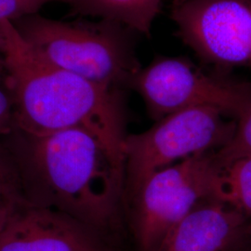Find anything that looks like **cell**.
<instances>
[{
	"label": "cell",
	"mask_w": 251,
	"mask_h": 251,
	"mask_svg": "<svg viewBox=\"0 0 251 251\" xmlns=\"http://www.w3.org/2000/svg\"><path fill=\"white\" fill-rule=\"evenodd\" d=\"M100 233L61 211L21 204L0 231V251H113Z\"/></svg>",
	"instance_id": "8"
},
{
	"label": "cell",
	"mask_w": 251,
	"mask_h": 251,
	"mask_svg": "<svg viewBox=\"0 0 251 251\" xmlns=\"http://www.w3.org/2000/svg\"><path fill=\"white\" fill-rule=\"evenodd\" d=\"M209 198L251 221V154L225 161L214 159Z\"/></svg>",
	"instance_id": "11"
},
{
	"label": "cell",
	"mask_w": 251,
	"mask_h": 251,
	"mask_svg": "<svg viewBox=\"0 0 251 251\" xmlns=\"http://www.w3.org/2000/svg\"><path fill=\"white\" fill-rule=\"evenodd\" d=\"M25 139V166L18 169L29 203L61 211L103 234L118 228L124 164L95 135L69 128Z\"/></svg>",
	"instance_id": "2"
},
{
	"label": "cell",
	"mask_w": 251,
	"mask_h": 251,
	"mask_svg": "<svg viewBox=\"0 0 251 251\" xmlns=\"http://www.w3.org/2000/svg\"><path fill=\"white\" fill-rule=\"evenodd\" d=\"M251 154V102L241 117L237 119L236 129L230 143L217 151L218 161L230 160Z\"/></svg>",
	"instance_id": "12"
},
{
	"label": "cell",
	"mask_w": 251,
	"mask_h": 251,
	"mask_svg": "<svg viewBox=\"0 0 251 251\" xmlns=\"http://www.w3.org/2000/svg\"><path fill=\"white\" fill-rule=\"evenodd\" d=\"M237 119L212 107L171 114L138 134L126 135L124 204H129L152 175L190 157L217 152L232 140Z\"/></svg>",
	"instance_id": "4"
},
{
	"label": "cell",
	"mask_w": 251,
	"mask_h": 251,
	"mask_svg": "<svg viewBox=\"0 0 251 251\" xmlns=\"http://www.w3.org/2000/svg\"><path fill=\"white\" fill-rule=\"evenodd\" d=\"M12 24L48 63L88 80L116 89L129 87L142 69L132 32L116 23L67 22L36 13Z\"/></svg>",
	"instance_id": "3"
},
{
	"label": "cell",
	"mask_w": 251,
	"mask_h": 251,
	"mask_svg": "<svg viewBox=\"0 0 251 251\" xmlns=\"http://www.w3.org/2000/svg\"><path fill=\"white\" fill-rule=\"evenodd\" d=\"M171 18L205 63L251 68V0H186L172 8Z\"/></svg>",
	"instance_id": "7"
},
{
	"label": "cell",
	"mask_w": 251,
	"mask_h": 251,
	"mask_svg": "<svg viewBox=\"0 0 251 251\" xmlns=\"http://www.w3.org/2000/svg\"><path fill=\"white\" fill-rule=\"evenodd\" d=\"M216 152L200 153L152 175L128 204L139 251H158L171 230L210 199Z\"/></svg>",
	"instance_id": "6"
},
{
	"label": "cell",
	"mask_w": 251,
	"mask_h": 251,
	"mask_svg": "<svg viewBox=\"0 0 251 251\" xmlns=\"http://www.w3.org/2000/svg\"><path fill=\"white\" fill-rule=\"evenodd\" d=\"M14 123V111L9 92L0 89V137L9 135Z\"/></svg>",
	"instance_id": "15"
},
{
	"label": "cell",
	"mask_w": 251,
	"mask_h": 251,
	"mask_svg": "<svg viewBox=\"0 0 251 251\" xmlns=\"http://www.w3.org/2000/svg\"><path fill=\"white\" fill-rule=\"evenodd\" d=\"M0 198L26 200L18 166L2 150H0Z\"/></svg>",
	"instance_id": "13"
},
{
	"label": "cell",
	"mask_w": 251,
	"mask_h": 251,
	"mask_svg": "<svg viewBox=\"0 0 251 251\" xmlns=\"http://www.w3.org/2000/svg\"><path fill=\"white\" fill-rule=\"evenodd\" d=\"M251 236V221L208 199L168 234L158 251H235Z\"/></svg>",
	"instance_id": "9"
},
{
	"label": "cell",
	"mask_w": 251,
	"mask_h": 251,
	"mask_svg": "<svg viewBox=\"0 0 251 251\" xmlns=\"http://www.w3.org/2000/svg\"><path fill=\"white\" fill-rule=\"evenodd\" d=\"M186 0H173V3H172V8H176L179 5H181L182 3H184Z\"/></svg>",
	"instance_id": "17"
},
{
	"label": "cell",
	"mask_w": 251,
	"mask_h": 251,
	"mask_svg": "<svg viewBox=\"0 0 251 251\" xmlns=\"http://www.w3.org/2000/svg\"><path fill=\"white\" fill-rule=\"evenodd\" d=\"M0 46H1V37H0ZM0 68H3V66H2V61L0 60Z\"/></svg>",
	"instance_id": "18"
},
{
	"label": "cell",
	"mask_w": 251,
	"mask_h": 251,
	"mask_svg": "<svg viewBox=\"0 0 251 251\" xmlns=\"http://www.w3.org/2000/svg\"><path fill=\"white\" fill-rule=\"evenodd\" d=\"M129 88L155 122L195 107L216 108L238 119L251 102V85L206 72L180 57L156 58L137 73Z\"/></svg>",
	"instance_id": "5"
},
{
	"label": "cell",
	"mask_w": 251,
	"mask_h": 251,
	"mask_svg": "<svg viewBox=\"0 0 251 251\" xmlns=\"http://www.w3.org/2000/svg\"><path fill=\"white\" fill-rule=\"evenodd\" d=\"M58 0H0V24L14 23L20 19L39 13L45 6Z\"/></svg>",
	"instance_id": "14"
},
{
	"label": "cell",
	"mask_w": 251,
	"mask_h": 251,
	"mask_svg": "<svg viewBox=\"0 0 251 251\" xmlns=\"http://www.w3.org/2000/svg\"><path fill=\"white\" fill-rule=\"evenodd\" d=\"M2 66L15 127L40 137L69 128L95 135L124 164L125 117L118 89L88 80L48 63L19 34L0 24Z\"/></svg>",
	"instance_id": "1"
},
{
	"label": "cell",
	"mask_w": 251,
	"mask_h": 251,
	"mask_svg": "<svg viewBox=\"0 0 251 251\" xmlns=\"http://www.w3.org/2000/svg\"><path fill=\"white\" fill-rule=\"evenodd\" d=\"M25 202H27L26 200L0 198V231L4 225H6L9 217L15 211V209Z\"/></svg>",
	"instance_id": "16"
},
{
	"label": "cell",
	"mask_w": 251,
	"mask_h": 251,
	"mask_svg": "<svg viewBox=\"0 0 251 251\" xmlns=\"http://www.w3.org/2000/svg\"><path fill=\"white\" fill-rule=\"evenodd\" d=\"M71 14L106 20L144 36L151 35L162 0H58Z\"/></svg>",
	"instance_id": "10"
}]
</instances>
